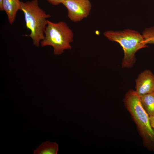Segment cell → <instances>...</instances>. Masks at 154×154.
<instances>
[{
    "label": "cell",
    "mask_w": 154,
    "mask_h": 154,
    "mask_svg": "<svg viewBox=\"0 0 154 154\" xmlns=\"http://www.w3.org/2000/svg\"><path fill=\"white\" fill-rule=\"evenodd\" d=\"M24 16L27 28L31 31L26 36L30 37L33 44L38 47L44 38V31L47 25V19L51 17L39 6L38 0L26 2L21 1V9Z\"/></svg>",
    "instance_id": "cell-3"
},
{
    "label": "cell",
    "mask_w": 154,
    "mask_h": 154,
    "mask_svg": "<svg viewBox=\"0 0 154 154\" xmlns=\"http://www.w3.org/2000/svg\"><path fill=\"white\" fill-rule=\"evenodd\" d=\"M47 22L44 38L40 42L41 46H52L56 55L61 54L66 50L71 49L74 34L67 24L63 21L54 23L48 20Z\"/></svg>",
    "instance_id": "cell-4"
},
{
    "label": "cell",
    "mask_w": 154,
    "mask_h": 154,
    "mask_svg": "<svg viewBox=\"0 0 154 154\" xmlns=\"http://www.w3.org/2000/svg\"><path fill=\"white\" fill-rule=\"evenodd\" d=\"M145 43L154 44V27L145 29L142 33Z\"/></svg>",
    "instance_id": "cell-10"
},
{
    "label": "cell",
    "mask_w": 154,
    "mask_h": 154,
    "mask_svg": "<svg viewBox=\"0 0 154 154\" xmlns=\"http://www.w3.org/2000/svg\"><path fill=\"white\" fill-rule=\"evenodd\" d=\"M3 0H0V10L1 11H3Z\"/></svg>",
    "instance_id": "cell-13"
},
{
    "label": "cell",
    "mask_w": 154,
    "mask_h": 154,
    "mask_svg": "<svg viewBox=\"0 0 154 154\" xmlns=\"http://www.w3.org/2000/svg\"><path fill=\"white\" fill-rule=\"evenodd\" d=\"M50 4L54 5H57L60 3H62L65 0H46Z\"/></svg>",
    "instance_id": "cell-11"
},
{
    "label": "cell",
    "mask_w": 154,
    "mask_h": 154,
    "mask_svg": "<svg viewBox=\"0 0 154 154\" xmlns=\"http://www.w3.org/2000/svg\"><path fill=\"white\" fill-rule=\"evenodd\" d=\"M58 145L55 142L46 141L42 143L33 151L34 154H57Z\"/></svg>",
    "instance_id": "cell-8"
},
{
    "label": "cell",
    "mask_w": 154,
    "mask_h": 154,
    "mask_svg": "<svg viewBox=\"0 0 154 154\" xmlns=\"http://www.w3.org/2000/svg\"><path fill=\"white\" fill-rule=\"evenodd\" d=\"M62 4L67 9L68 17L74 22L87 17L91 8L89 0H65Z\"/></svg>",
    "instance_id": "cell-5"
},
{
    "label": "cell",
    "mask_w": 154,
    "mask_h": 154,
    "mask_svg": "<svg viewBox=\"0 0 154 154\" xmlns=\"http://www.w3.org/2000/svg\"><path fill=\"white\" fill-rule=\"evenodd\" d=\"M139 96L142 105L149 116L154 115V92Z\"/></svg>",
    "instance_id": "cell-9"
},
{
    "label": "cell",
    "mask_w": 154,
    "mask_h": 154,
    "mask_svg": "<svg viewBox=\"0 0 154 154\" xmlns=\"http://www.w3.org/2000/svg\"><path fill=\"white\" fill-rule=\"evenodd\" d=\"M21 1L19 0H3V8L6 13L11 25L14 22L18 11L21 10Z\"/></svg>",
    "instance_id": "cell-7"
},
{
    "label": "cell",
    "mask_w": 154,
    "mask_h": 154,
    "mask_svg": "<svg viewBox=\"0 0 154 154\" xmlns=\"http://www.w3.org/2000/svg\"><path fill=\"white\" fill-rule=\"evenodd\" d=\"M124 102L137 125L144 146L149 150L154 151V131L139 95L135 90L130 89L125 95Z\"/></svg>",
    "instance_id": "cell-1"
},
{
    "label": "cell",
    "mask_w": 154,
    "mask_h": 154,
    "mask_svg": "<svg viewBox=\"0 0 154 154\" xmlns=\"http://www.w3.org/2000/svg\"><path fill=\"white\" fill-rule=\"evenodd\" d=\"M135 83V91L139 96L154 92V75L149 70H145L139 74Z\"/></svg>",
    "instance_id": "cell-6"
},
{
    "label": "cell",
    "mask_w": 154,
    "mask_h": 154,
    "mask_svg": "<svg viewBox=\"0 0 154 154\" xmlns=\"http://www.w3.org/2000/svg\"><path fill=\"white\" fill-rule=\"evenodd\" d=\"M103 34L109 40L118 43L122 48L124 53L121 65L123 68H131L136 61V52L147 47L142 34L134 30L108 31Z\"/></svg>",
    "instance_id": "cell-2"
},
{
    "label": "cell",
    "mask_w": 154,
    "mask_h": 154,
    "mask_svg": "<svg viewBox=\"0 0 154 154\" xmlns=\"http://www.w3.org/2000/svg\"><path fill=\"white\" fill-rule=\"evenodd\" d=\"M151 126L154 131V115L149 116Z\"/></svg>",
    "instance_id": "cell-12"
}]
</instances>
